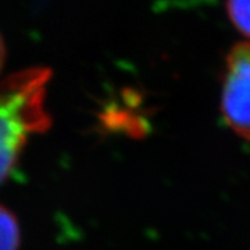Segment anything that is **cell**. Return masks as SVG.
<instances>
[{
	"mask_svg": "<svg viewBox=\"0 0 250 250\" xmlns=\"http://www.w3.org/2000/svg\"><path fill=\"white\" fill-rule=\"evenodd\" d=\"M52 72L43 67L9 75L0 83V182L16 166L29 136L52 124L46 86Z\"/></svg>",
	"mask_w": 250,
	"mask_h": 250,
	"instance_id": "obj_1",
	"label": "cell"
},
{
	"mask_svg": "<svg viewBox=\"0 0 250 250\" xmlns=\"http://www.w3.org/2000/svg\"><path fill=\"white\" fill-rule=\"evenodd\" d=\"M221 114L225 125L250 142V43L239 42L225 60L221 90Z\"/></svg>",
	"mask_w": 250,
	"mask_h": 250,
	"instance_id": "obj_2",
	"label": "cell"
},
{
	"mask_svg": "<svg viewBox=\"0 0 250 250\" xmlns=\"http://www.w3.org/2000/svg\"><path fill=\"white\" fill-rule=\"evenodd\" d=\"M20 241V225L16 217L0 205V250H18Z\"/></svg>",
	"mask_w": 250,
	"mask_h": 250,
	"instance_id": "obj_3",
	"label": "cell"
},
{
	"mask_svg": "<svg viewBox=\"0 0 250 250\" xmlns=\"http://www.w3.org/2000/svg\"><path fill=\"white\" fill-rule=\"evenodd\" d=\"M227 9L235 28L250 39V0H227Z\"/></svg>",
	"mask_w": 250,
	"mask_h": 250,
	"instance_id": "obj_4",
	"label": "cell"
},
{
	"mask_svg": "<svg viewBox=\"0 0 250 250\" xmlns=\"http://www.w3.org/2000/svg\"><path fill=\"white\" fill-rule=\"evenodd\" d=\"M4 60H6V46H4L1 36H0V71L4 65Z\"/></svg>",
	"mask_w": 250,
	"mask_h": 250,
	"instance_id": "obj_5",
	"label": "cell"
}]
</instances>
